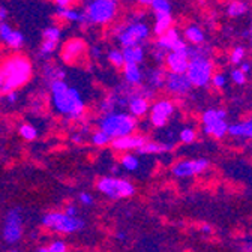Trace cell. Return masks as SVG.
<instances>
[{
    "instance_id": "cell-23",
    "label": "cell",
    "mask_w": 252,
    "mask_h": 252,
    "mask_svg": "<svg viewBox=\"0 0 252 252\" xmlns=\"http://www.w3.org/2000/svg\"><path fill=\"white\" fill-rule=\"evenodd\" d=\"M183 36H185V41H188L189 44H192V45H201L204 42V39H206L203 29L200 26H197V24L188 26L183 30Z\"/></svg>"
},
{
    "instance_id": "cell-44",
    "label": "cell",
    "mask_w": 252,
    "mask_h": 252,
    "mask_svg": "<svg viewBox=\"0 0 252 252\" xmlns=\"http://www.w3.org/2000/svg\"><path fill=\"white\" fill-rule=\"evenodd\" d=\"M89 54H90V57H92V59H94V60H99V59H101V56H102L101 47H98V45H93V47H90V48H89Z\"/></svg>"
},
{
    "instance_id": "cell-52",
    "label": "cell",
    "mask_w": 252,
    "mask_h": 252,
    "mask_svg": "<svg viewBox=\"0 0 252 252\" xmlns=\"http://www.w3.org/2000/svg\"><path fill=\"white\" fill-rule=\"evenodd\" d=\"M135 2H137L140 6H150L152 0H135Z\"/></svg>"
},
{
    "instance_id": "cell-6",
    "label": "cell",
    "mask_w": 252,
    "mask_h": 252,
    "mask_svg": "<svg viewBox=\"0 0 252 252\" xmlns=\"http://www.w3.org/2000/svg\"><path fill=\"white\" fill-rule=\"evenodd\" d=\"M135 117L128 113H116L110 111L101 120V131L110 135L111 138H119L125 135H131L135 129Z\"/></svg>"
},
{
    "instance_id": "cell-11",
    "label": "cell",
    "mask_w": 252,
    "mask_h": 252,
    "mask_svg": "<svg viewBox=\"0 0 252 252\" xmlns=\"http://www.w3.org/2000/svg\"><path fill=\"white\" fill-rule=\"evenodd\" d=\"M0 41H2L5 45H8L11 50L18 51L24 47L26 44V38L21 33L20 30H15L11 27L9 23L3 21L0 23Z\"/></svg>"
},
{
    "instance_id": "cell-50",
    "label": "cell",
    "mask_w": 252,
    "mask_h": 252,
    "mask_svg": "<svg viewBox=\"0 0 252 252\" xmlns=\"http://www.w3.org/2000/svg\"><path fill=\"white\" fill-rule=\"evenodd\" d=\"M6 18H8V9L3 8V6H0V23L6 21Z\"/></svg>"
},
{
    "instance_id": "cell-19",
    "label": "cell",
    "mask_w": 252,
    "mask_h": 252,
    "mask_svg": "<svg viewBox=\"0 0 252 252\" xmlns=\"http://www.w3.org/2000/svg\"><path fill=\"white\" fill-rule=\"evenodd\" d=\"M146 144V140L138 135H125L114 138L113 147L117 150H131V149H140L141 146Z\"/></svg>"
},
{
    "instance_id": "cell-2",
    "label": "cell",
    "mask_w": 252,
    "mask_h": 252,
    "mask_svg": "<svg viewBox=\"0 0 252 252\" xmlns=\"http://www.w3.org/2000/svg\"><path fill=\"white\" fill-rule=\"evenodd\" d=\"M51 104L54 110L68 119H80L84 114L86 104L78 89L71 87L65 80H57L50 84Z\"/></svg>"
},
{
    "instance_id": "cell-26",
    "label": "cell",
    "mask_w": 252,
    "mask_h": 252,
    "mask_svg": "<svg viewBox=\"0 0 252 252\" xmlns=\"http://www.w3.org/2000/svg\"><path fill=\"white\" fill-rule=\"evenodd\" d=\"M228 129V125L225 123V120H216L212 125H204V132L206 134H212L215 137H222Z\"/></svg>"
},
{
    "instance_id": "cell-28",
    "label": "cell",
    "mask_w": 252,
    "mask_h": 252,
    "mask_svg": "<svg viewBox=\"0 0 252 252\" xmlns=\"http://www.w3.org/2000/svg\"><path fill=\"white\" fill-rule=\"evenodd\" d=\"M171 149V144H158V143H146L144 146H141L140 149H137V152L140 155L143 153H162Z\"/></svg>"
},
{
    "instance_id": "cell-18",
    "label": "cell",
    "mask_w": 252,
    "mask_h": 252,
    "mask_svg": "<svg viewBox=\"0 0 252 252\" xmlns=\"http://www.w3.org/2000/svg\"><path fill=\"white\" fill-rule=\"evenodd\" d=\"M128 110H129L131 116H134V117L144 116L149 111V101H147V98L141 96L140 92L131 94L129 99H128Z\"/></svg>"
},
{
    "instance_id": "cell-36",
    "label": "cell",
    "mask_w": 252,
    "mask_h": 252,
    "mask_svg": "<svg viewBox=\"0 0 252 252\" xmlns=\"http://www.w3.org/2000/svg\"><path fill=\"white\" fill-rule=\"evenodd\" d=\"M245 54H246L245 47L237 45V47H234V48H233V51H231V54H230V59H231V62H233V63H236V65H239V63H242V62H243Z\"/></svg>"
},
{
    "instance_id": "cell-13",
    "label": "cell",
    "mask_w": 252,
    "mask_h": 252,
    "mask_svg": "<svg viewBox=\"0 0 252 252\" xmlns=\"http://www.w3.org/2000/svg\"><path fill=\"white\" fill-rule=\"evenodd\" d=\"M174 111V105L173 102L167 101V99H162V101H158L153 104L152 107V111H150V120L155 126L158 128H161L164 126L168 120V117L173 114Z\"/></svg>"
},
{
    "instance_id": "cell-25",
    "label": "cell",
    "mask_w": 252,
    "mask_h": 252,
    "mask_svg": "<svg viewBox=\"0 0 252 252\" xmlns=\"http://www.w3.org/2000/svg\"><path fill=\"white\" fill-rule=\"evenodd\" d=\"M42 71H44V77L50 81V84L53 81L65 78V71H63L62 68H59L57 65H53V63H47Z\"/></svg>"
},
{
    "instance_id": "cell-10",
    "label": "cell",
    "mask_w": 252,
    "mask_h": 252,
    "mask_svg": "<svg viewBox=\"0 0 252 252\" xmlns=\"http://www.w3.org/2000/svg\"><path fill=\"white\" fill-rule=\"evenodd\" d=\"M21 225L23 219L20 209H14L6 215L5 219V228H3V237L8 243H15L21 239Z\"/></svg>"
},
{
    "instance_id": "cell-3",
    "label": "cell",
    "mask_w": 252,
    "mask_h": 252,
    "mask_svg": "<svg viewBox=\"0 0 252 252\" xmlns=\"http://www.w3.org/2000/svg\"><path fill=\"white\" fill-rule=\"evenodd\" d=\"M113 32L116 39L123 48L144 45V42H147L150 38V27L141 18V14L131 15L122 24H117Z\"/></svg>"
},
{
    "instance_id": "cell-31",
    "label": "cell",
    "mask_w": 252,
    "mask_h": 252,
    "mask_svg": "<svg viewBox=\"0 0 252 252\" xmlns=\"http://www.w3.org/2000/svg\"><path fill=\"white\" fill-rule=\"evenodd\" d=\"M227 116L225 110H207L203 114V123L204 125H212L216 120H224Z\"/></svg>"
},
{
    "instance_id": "cell-14",
    "label": "cell",
    "mask_w": 252,
    "mask_h": 252,
    "mask_svg": "<svg viewBox=\"0 0 252 252\" xmlns=\"http://www.w3.org/2000/svg\"><path fill=\"white\" fill-rule=\"evenodd\" d=\"M165 66L173 74H186L188 65H189V56L186 53H177L170 51L165 57Z\"/></svg>"
},
{
    "instance_id": "cell-51",
    "label": "cell",
    "mask_w": 252,
    "mask_h": 252,
    "mask_svg": "<svg viewBox=\"0 0 252 252\" xmlns=\"http://www.w3.org/2000/svg\"><path fill=\"white\" fill-rule=\"evenodd\" d=\"M65 215H68V216H75V215H77V209H75L74 206H69V207L66 209Z\"/></svg>"
},
{
    "instance_id": "cell-9",
    "label": "cell",
    "mask_w": 252,
    "mask_h": 252,
    "mask_svg": "<svg viewBox=\"0 0 252 252\" xmlns=\"http://www.w3.org/2000/svg\"><path fill=\"white\" fill-rule=\"evenodd\" d=\"M86 51H87L86 42L80 38H74V39H69L68 42L63 44L62 51H60V59L65 63H68V65H72V63H75L84 57Z\"/></svg>"
},
{
    "instance_id": "cell-47",
    "label": "cell",
    "mask_w": 252,
    "mask_h": 252,
    "mask_svg": "<svg viewBox=\"0 0 252 252\" xmlns=\"http://www.w3.org/2000/svg\"><path fill=\"white\" fill-rule=\"evenodd\" d=\"M56 2V5L57 6H60V8H68V6H71L75 0H54Z\"/></svg>"
},
{
    "instance_id": "cell-27",
    "label": "cell",
    "mask_w": 252,
    "mask_h": 252,
    "mask_svg": "<svg viewBox=\"0 0 252 252\" xmlns=\"http://www.w3.org/2000/svg\"><path fill=\"white\" fill-rule=\"evenodd\" d=\"M246 12H248V5L245 2H240V0H234V2H231L227 6V15L231 18H239Z\"/></svg>"
},
{
    "instance_id": "cell-17",
    "label": "cell",
    "mask_w": 252,
    "mask_h": 252,
    "mask_svg": "<svg viewBox=\"0 0 252 252\" xmlns=\"http://www.w3.org/2000/svg\"><path fill=\"white\" fill-rule=\"evenodd\" d=\"M123 78L132 87L141 86L143 80H144V74L140 68V65H135V63H125L123 65Z\"/></svg>"
},
{
    "instance_id": "cell-34",
    "label": "cell",
    "mask_w": 252,
    "mask_h": 252,
    "mask_svg": "<svg viewBox=\"0 0 252 252\" xmlns=\"http://www.w3.org/2000/svg\"><path fill=\"white\" fill-rule=\"evenodd\" d=\"M60 38H62V29L59 26H48L42 33V39L47 41L60 42Z\"/></svg>"
},
{
    "instance_id": "cell-35",
    "label": "cell",
    "mask_w": 252,
    "mask_h": 252,
    "mask_svg": "<svg viewBox=\"0 0 252 252\" xmlns=\"http://www.w3.org/2000/svg\"><path fill=\"white\" fill-rule=\"evenodd\" d=\"M20 135H21L24 140H27V141H33V140L38 137V131H36V128H33L32 125L26 123V125H23L21 128H20Z\"/></svg>"
},
{
    "instance_id": "cell-40",
    "label": "cell",
    "mask_w": 252,
    "mask_h": 252,
    "mask_svg": "<svg viewBox=\"0 0 252 252\" xmlns=\"http://www.w3.org/2000/svg\"><path fill=\"white\" fill-rule=\"evenodd\" d=\"M212 83H213V86H215V87L220 89V87H224V86H225V83H227V77H225L224 74H220V72H216V74H213V75H212Z\"/></svg>"
},
{
    "instance_id": "cell-33",
    "label": "cell",
    "mask_w": 252,
    "mask_h": 252,
    "mask_svg": "<svg viewBox=\"0 0 252 252\" xmlns=\"http://www.w3.org/2000/svg\"><path fill=\"white\" fill-rule=\"evenodd\" d=\"M173 173L179 177H186V176H192L194 171H192V164L191 161H183V162H179L174 165L173 168Z\"/></svg>"
},
{
    "instance_id": "cell-38",
    "label": "cell",
    "mask_w": 252,
    "mask_h": 252,
    "mask_svg": "<svg viewBox=\"0 0 252 252\" xmlns=\"http://www.w3.org/2000/svg\"><path fill=\"white\" fill-rule=\"evenodd\" d=\"M92 141H93V144H96V146H104V144H108L111 141V137L107 135L105 132L99 131V132H94L93 134Z\"/></svg>"
},
{
    "instance_id": "cell-53",
    "label": "cell",
    "mask_w": 252,
    "mask_h": 252,
    "mask_svg": "<svg viewBox=\"0 0 252 252\" xmlns=\"http://www.w3.org/2000/svg\"><path fill=\"white\" fill-rule=\"evenodd\" d=\"M72 140H74L75 143H81V137H80V135H74Z\"/></svg>"
},
{
    "instance_id": "cell-49",
    "label": "cell",
    "mask_w": 252,
    "mask_h": 252,
    "mask_svg": "<svg viewBox=\"0 0 252 252\" xmlns=\"http://www.w3.org/2000/svg\"><path fill=\"white\" fill-rule=\"evenodd\" d=\"M80 200H81V203H84V204H93V198H92L89 194H81V195H80Z\"/></svg>"
},
{
    "instance_id": "cell-1",
    "label": "cell",
    "mask_w": 252,
    "mask_h": 252,
    "mask_svg": "<svg viewBox=\"0 0 252 252\" xmlns=\"http://www.w3.org/2000/svg\"><path fill=\"white\" fill-rule=\"evenodd\" d=\"M33 75V65L27 56L12 54L0 63V96L18 90Z\"/></svg>"
},
{
    "instance_id": "cell-43",
    "label": "cell",
    "mask_w": 252,
    "mask_h": 252,
    "mask_svg": "<svg viewBox=\"0 0 252 252\" xmlns=\"http://www.w3.org/2000/svg\"><path fill=\"white\" fill-rule=\"evenodd\" d=\"M192 164V171L195 173H201L206 167H207V161L206 159H197V161H191Z\"/></svg>"
},
{
    "instance_id": "cell-29",
    "label": "cell",
    "mask_w": 252,
    "mask_h": 252,
    "mask_svg": "<svg viewBox=\"0 0 252 252\" xmlns=\"http://www.w3.org/2000/svg\"><path fill=\"white\" fill-rule=\"evenodd\" d=\"M59 48V42H54V41H47V39H42V44H41V48H39V57L41 59H50Z\"/></svg>"
},
{
    "instance_id": "cell-8",
    "label": "cell",
    "mask_w": 252,
    "mask_h": 252,
    "mask_svg": "<svg viewBox=\"0 0 252 252\" xmlns=\"http://www.w3.org/2000/svg\"><path fill=\"white\" fill-rule=\"evenodd\" d=\"M98 189L101 192H104L105 195L111 197V198L131 197L135 192L134 186L129 182L120 180V179H113V177H104L98 183Z\"/></svg>"
},
{
    "instance_id": "cell-37",
    "label": "cell",
    "mask_w": 252,
    "mask_h": 252,
    "mask_svg": "<svg viewBox=\"0 0 252 252\" xmlns=\"http://www.w3.org/2000/svg\"><path fill=\"white\" fill-rule=\"evenodd\" d=\"M167 54H168L167 51H164V50H161V48H156V47H152V50H150V56H152V59L158 63V65H161V63L165 62Z\"/></svg>"
},
{
    "instance_id": "cell-41",
    "label": "cell",
    "mask_w": 252,
    "mask_h": 252,
    "mask_svg": "<svg viewBox=\"0 0 252 252\" xmlns=\"http://www.w3.org/2000/svg\"><path fill=\"white\" fill-rule=\"evenodd\" d=\"M194 138H195V132H194V129H191V128H186V129H183V131L180 132V140H182L183 143H192Z\"/></svg>"
},
{
    "instance_id": "cell-48",
    "label": "cell",
    "mask_w": 252,
    "mask_h": 252,
    "mask_svg": "<svg viewBox=\"0 0 252 252\" xmlns=\"http://www.w3.org/2000/svg\"><path fill=\"white\" fill-rule=\"evenodd\" d=\"M245 75L248 74V72H251V69H252V65H251V63H248V62H242L240 63V68H239Z\"/></svg>"
},
{
    "instance_id": "cell-32",
    "label": "cell",
    "mask_w": 252,
    "mask_h": 252,
    "mask_svg": "<svg viewBox=\"0 0 252 252\" xmlns=\"http://www.w3.org/2000/svg\"><path fill=\"white\" fill-rule=\"evenodd\" d=\"M107 59L111 65H114L116 68H123L125 65V59H123V53L119 48H110L107 53Z\"/></svg>"
},
{
    "instance_id": "cell-57",
    "label": "cell",
    "mask_w": 252,
    "mask_h": 252,
    "mask_svg": "<svg viewBox=\"0 0 252 252\" xmlns=\"http://www.w3.org/2000/svg\"><path fill=\"white\" fill-rule=\"evenodd\" d=\"M11 252H17V251H11Z\"/></svg>"
},
{
    "instance_id": "cell-20",
    "label": "cell",
    "mask_w": 252,
    "mask_h": 252,
    "mask_svg": "<svg viewBox=\"0 0 252 252\" xmlns=\"http://www.w3.org/2000/svg\"><path fill=\"white\" fill-rule=\"evenodd\" d=\"M165 77L167 72L161 68V66H156V68H150L146 72V80H147V87L150 89H161L165 84Z\"/></svg>"
},
{
    "instance_id": "cell-22",
    "label": "cell",
    "mask_w": 252,
    "mask_h": 252,
    "mask_svg": "<svg viewBox=\"0 0 252 252\" xmlns=\"http://www.w3.org/2000/svg\"><path fill=\"white\" fill-rule=\"evenodd\" d=\"M173 27V17L171 14H161V15H156L155 17V24H153V35L158 38L164 35L165 32H168Z\"/></svg>"
},
{
    "instance_id": "cell-56",
    "label": "cell",
    "mask_w": 252,
    "mask_h": 252,
    "mask_svg": "<svg viewBox=\"0 0 252 252\" xmlns=\"http://www.w3.org/2000/svg\"><path fill=\"white\" fill-rule=\"evenodd\" d=\"M251 120H252V114H251Z\"/></svg>"
},
{
    "instance_id": "cell-54",
    "label": "cell",
    "mask_w": 252,
    "mask_h": 252,
    "mask_svg": "<svg viewBox=\"0 0 252 252\" xmlns=\"http://www.w3.org/2000/svg\"><path fill=\"white\" fill-rule=\"evenodd\" d=\"M249 36H251V44H252V24H251V29H249Z\"/></svg>"
},
{
    "instance_id": "cell-16",
    "label": "cell",
    "mask_w": 252,
    "mask_h": 252,
    "mask_svg": "<svg viewBox=\"0 0 252 252\" xmlns=\"http://www.w3.org/2000/svg\"><path fill=\"white\" fill-rule=\"evenodd\" d=\"M56 15L66 21V23H74V24H81V26H86V18H84V14L81 9H75L72 6H68V8H60L57 6L56 8Z\"/></svg>"
},
{
    "instance_id": "cell-4",
    "label": "cell",
    "mask_w": 252,
    "mask_h": 252,
    "mask_svg": "<svg viewBox=\"0 0 252 252\" xmlns=\"http://www.w3.org/2000/svg\"><path fill=\"white\" fill-rule=\"evenodd\" d=\"M188 56L189 65L186 69V77L195 87L207 86L213 75V63L209 59L206 48L200 45H192L188 48Z\"/></svg>"
},
{
    "instance_id": "cell-15",
    "label": "cell",
    "mask_w": 252,
    "mask_h": 252,
    "mask_svg": "<svg viewBox=\"0 0 252 252\" xmlns=\"http://www.w3.org/2000/svg\"><path fill=\"white\" fill-rule=\"evenodd\" d=\"M180 38H182V36H180V33H179V30H177L176 27H171L168 32H165L164 35H161V36H158V38H156V41L153 42V47L161 48V50L170 53V51L173 50L174 44H176Z\"/></svg>"
},
{
    "instance_id": "cell-12",
    "label": "cell",
    "mask_w": 252,
    "mask_h": 252,
    "mask_svg": "<svg viewBox=\"0 0 252 252\" xmlns=\"http://www.w3.org/2000/svg\"><path fill=\"white\" fill-rule=\"evenodd\" d=\"M164 87L167 89V92L182 96V94L189 93V90L192 89V84H191V81H189V78L186 77V74H173V72H167Z\"/></svg>"
},
{
    "instance_id": "cell-30",
    "label": "cell",
    "mask_w": 252,
    "mask_h": 252,
    "mask_svg": "<svg viewBox=\"0 0 252 252\" xmlns=\"http://www.w3.org/2000/svg\"><path fill=\"white\" fill-rule=\"evenodd\" d=\"M150 8L155 12V15L171 14V3L168 2V0H152Z\"/></svg>"
},
{
    "instance_id": "cell-5",
    "label": "cell",
    "mask_w": 252,
    "mask_h": 252,
    "mask_svg": "<svg viewBox=\"0 0 252 252\" xmlns=\"http://www.w3.org/2000/svg\"><path fill=\"white\" fill-rule=\"evenodd\" d=\"M81 11L86 26H108L119 14V0H86Z\"/></svg>"
},
{
    "instance_id": "cell-42",
    "label": "cell",
    "mask_w": 252,
    "mask_h": 252,
    "mask_svg": "<svg viewBox=\"0 0 252 252\" xmlns=\"http://www.w3.org/2000/svg\"><path fill=\"white\" fill-rule=\"evenodd\" d=\"M231 80H233L236 84L242 86V84H245V81H246V75H245L240 69H234V71H231Z\"/></svg>"
},
{
    "instance_id": "cell-24",
    "label": "cell",
    "mask_w": 252,
    "mask_h": 252,
    "mask_svg": "<svg viewBox=\"0 0 252 252\" xmlns=\"http://www.w3.org/2000/svg\"><path fill=\"white\" fill-rule=\"evenodd\" d=\"M233 135H242V137H249L252 138V120H246L239 125H231L227 129Z\"/></svg>"
},
{
    "instance_id": "cell-7",
    "label": "cell",
    "mask_w": 252,
    "mask_h": 252,
    "mask_svg": "<svg viewBox=\"0 0 252 252\" xmlns=\"http://www.w3.org/2000/svg\"><path fill=\"white\" fill-rule=\"evenodd\" d=\"M42 224L56 231L74 233L84 227V220L77 216H68L65 213H48L42 218Z\"/></svg>"
},
{
    "instance_id": "cell-46",
    "label": "cell",
    "mask_w": 252,
    "mask_h": 252,
    "mask_svg": "<svg viewBox=\"0 0 252 252\" xmlns=\"http://www.w3.org/2000/svg\"><path fill=\"white\" fill-rule=\"evenodd\" d=\"M9 105H12V104H15L17 101H18V90H15V92H11V93H8V94H5V96H2Z\"/></svg>"
},
{
    "instance_id": "cell-39",
    "label": "cell",
    "mask_w": 252,
    "mask_h": 252,
    "mask_svg": "<svg viewBox=\"0 0 252 252\" xmlns=\"http://www.w3.org/2000/svg\"><path fill=\"white\" fill-rule=\"evenodd\" d=\"M122 164H123V167L126 168V170H137V167H138V159H137V156H134V155H126L125 158H123V161H122Z\"/></svg>"
},
{
    "instance_id": "cell-45",
    "label": "cell",
    "mask_w": 252,
    "mask_h": 252,
    "mask_svg": "<svg viewBox=\"0 0 252 252\" xmlns=\"http://www.w3.org/2000/svg\"><path fill=\"white\" fill-rule=\"evenodd\" d=\"M48 252H66V246H65V243H62V242H54L48 248Z\"/></svg>"
},
{
    "instance_id": "cell-21",
    "label": "cell",
    "mask_w": 252,
    "mask_h": 252,
    "mask_svg": "<svg viewBox=\"0 0 252 252\" xmlns=\"http://www.w3.org/2000/svg\"><path fill=\"white\" fill-rule=\"evenodd\" d=\"M123 59L125 63H135V65H141L146 59V50L144 45H138V47H128L123 48Z\"/></svg>"
},
{
    "instance_id": "cell-55",
    "label": "cell",
    "mask_w": 252,
    "mask_h": 252,
    "mask_svg": "<svg viewBox=\"0 0 252 252\" xmlns=\"http://www.w3.org/2000/svg\"><path fill=\"white\" fill-rule=\"evenodd\" d=\"M38 252H48V248H41Z\"/></svg>"
}]
</instances>
